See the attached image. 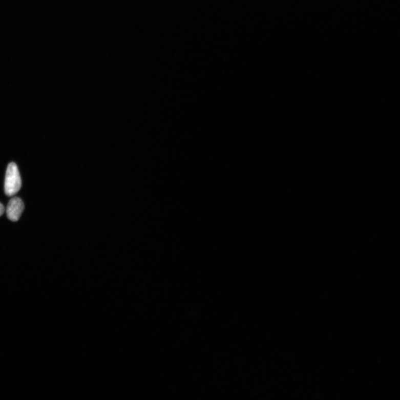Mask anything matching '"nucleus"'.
I'll list each match as a JSON object with an SVG mask.
<instances>
[{"label":"nucleus","mask_w":400,"mask_h":400,"mask_svg":"<svg viewBox=\"0 0 400 400\" xmlns=\"http://www.w3.org/2000/svg\"><path fill=\"white\" fill-rule=\"evenodd\" d=\"M24 204L23 200L17 197L12 198L9 202L6 214L8 219L14 222L18 221L24 210Z\"/></svg>","instance_id":"f03ea898"},{"label":"nucleus","mask_w":400,"mask_h":400,"mask_svg":"<svg viewBox=\"0 0 400 400\" xmlns=\"http://www.w3.org/2000/svg\"><path fill=\"white\" fill-rule=\"evenodd\" d=\"M5 212V208L4 206L1 203H0V216H2Z\"/></svg>","instance_id":"7ed1b4c3"},{"label":"nucleus","mask_w":400,"mask_h":400,"mask_svg":"<svg viewBox=\"0 0 400 400\" xmlns=\"http://www.w3.org/2000/svg\"><path fill=\"white\" fill-rule=\"evenodd\" d=\"M22 182L20 175L16 164L11 162L6 170L5 180V192L6 195L11 197L16 195L20 190Z\"/></svg>","instance_id":"f257e3e1"}]
</instances>
